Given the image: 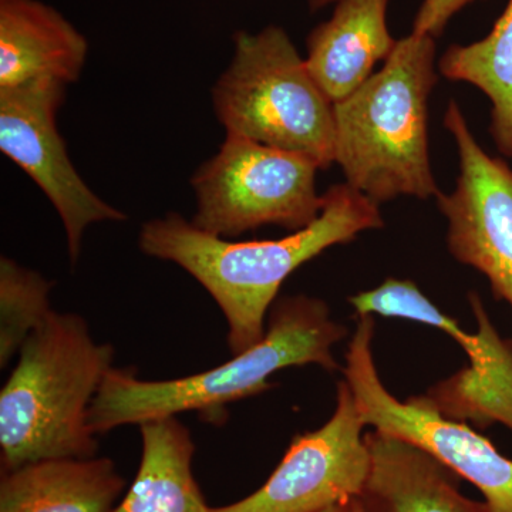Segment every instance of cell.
<instances>
[{
  "label": "cell",
  "mask_w": 512,
  "mask_h": 512,
  "mask_svg": "<svg viewBox=\"0 0 512 512\" xmlns=\"http://www.w3.org/2000/svg\"><path fill=\"white\" fill-rule=\"evenodd\" d=\"M383 227L379 205L345 183L323 194L318 220L285 238L229 241L168 214L146 222L138 244L144 254L181 266L207 289L227 319L229 349L238 355L264 339L269 311L299 266Z\"/></svg>",
  "instance_id": "1"
},
{
  "label": "cell",
  "mask_w": 512,
  "mask_h": 512,
  "mask_svg": "<svg viewBox=\"0 0 512 512\" xmlns=\"http://www.w3.org/2000/svg\"><path fill=\"white\" fill-rule=\"evenodd\" d=\"M346 336L348 328L332 319L322 299L284 296L269 311L261 342L207 372L153 382L113 367L90 407V430L99 436L185 412H220L274 387L269 377L286 367L316 365L336 372L340 366L333 346Z\"/></svg>",
  "instance_id": "2"
},
{
  "label": "cell",
  "mask_w": 512,
  "mask_h": 512,
  "mask_svg": "<svg viewBox=\"0 0 512 512\" xmlns=\"http://www.w3.org/2000/svg\"><path fill=\"white\" fill-rule=\"evenodd\" d=\"M434 37L397 40L382 69L335 111V163L377 205L439 197L429 148V100L439 82Z\"/></svg>",
  "instance_id": "3"
},
{
  "label": "cell",
  "mask_w": 512,
  "mask_h": 512,
  "mask_svg": "<svg viewBox=\"0 0 512 512\" xmlns=\"http://www.w3.org/2000/svg\"><path fill=\"white\" fill-rule=\"evenodd\" d=\"M0 392L2 471L53 458H92L90 407L113 369L110 343L76 313L53 311L26 339Z\"/></svg>",
  "instance_id": "4"
},
{
  "label": "cell",
  "mask_w": 512,
  "mask_h": 512,
  "mask_svg": "<svg viewBox=\"0 0 512 512\" xmlns=\"http://www.w3.org/2000/svg\"><path fill=\"white\" fill-rule=\"evenodd\" d=\"M212 104L227 134L303 154L320 170L335 163L333 103L279 26L235 33Z\"/></svg>",
  "instance_id": "5"
},
{
  "label": "cell",
  "mask_w": 512,
  "mask_h": 512,
  "mask_svg": "<svg viewBox=\"0 0 512 512\" xmlns=\"http://www.w3.org/2000/svg\"><path fill=\"white\" fill-rule=\"evenodd\" d=\"M319 170L303 154L227 134L218 153L192 177L197 212L191 222L227 239L265 225L301 231L322 212Z\"/></svg>",
  "instance_id": "6"
},
{
  "label": "cell",
  "mask_w": 512,
  "mask_h": 512,
  "mask_svg": "<svg viewBox=\"0 0 512 512\" xmlns=\"http://www.w3.org/2000/svg\"><path fill=\"white\" fill-rule=\"evenodd\" d=\"M343 376L366 427L407 441L476 485L490 512H512V460L470 424L447 419L421 396L406 402L384 386L373 355L375 316H357Z\"/></svg>",
  "instance_id": "7"
},
{
  "label": "cell",
  "mask_w": 512,
  "mask_h": 512,
  "mask_svg": "<svg viewBox=\"0 0 512 512\" xmlns=\"http://www.w3.org/2000/svg\"><path fill=\"white\" fill-rule=\"evenodd\" d=\"M468 302L477 320L476 333L461 328L409 279L389 278L349 298L357 316L412 320L450 336L467 353L468 366L433 384L421 397L441 416L476 430L503 424L512 431V339L497 332L477 292H470Z\"/></svg>",
  "instance_id": "8"
},
{
  "label": "cell",
  "mask_w": 512,
  "mask_h": 512,
  "mask_svg": "<svg viewBox=\"0 0 512 512\" xmlns=\"http://www.w3.org/2000/svg\"><path fill=\"white\" fill-rule=\"evenodd\" d=\"M64 93L66 84L56 80L0 89V151L35 181L56 208L74 265L90 225L127 217L94 194L70 161L56 126Z\"/></svg>",
  "instance_id": "9"
},
{
  "label": "cell",
  "mask_w": 512,
  "mask_h": 512,
  "mask_svg": "<svg viewBox=\"0 0 512 512\" xmlns=\"http://www.w3.org/2000/svg\"><path fill=\"white\" fill-rule=\"evenodd\" d=\"M352 390L338 383L332 417L293 437L279 466L259 490L211 512H319L357 500L370 471V453Z\"/></svg>",
  "instance_id": "10"
},
{
  "label": "cell",
  "mask_w": 512,
  "mask_h": 512,
  "mask_svg": "<svg viewBox=\"0 0 512 512\" xmlns=\"http://www.w3.org/2000/svg\"><path fill=\"white\" fill-rule=\"evenodd\" d=\"M444 127L460 161L456 188L436 198L448 224V251L481 272L494 298L512 309V168L485 153L456 100L448 103Z\"/></svg>",
  "instance_id": "11"
},
{
  "label": "cell",
  "mask_w": 512,
  "mask_h": 512,
  "mask_svg": "<svg viewBox=\"0 0 512 512\" xmlns=\"http://www.w3.org/2000/svg\"><path fill=\"white\" fill-rule=\"evenodd\" d=\"M365 439L370 471L357 498L363 511L490 512L461 493V478L421 448L376 430Z\"/></svg>",
  "instance_id": "12"
},
{
  "label": "cell",
  "mask_w": 512,
  "mask_h": 512,
  "mask_svg": "<svg viewBox=\"0 0 512 512\" xmlns=\"http://www.w3.org/2000/svg\"><path fill=\"white\" fill-rule=\"evenodd\" d=\"M89 43L62 13L40 0H0V89L37 80L76 82Z\"/></svg>",
  "instance_id": "13"
},
{
  "label": "cell",
  "mask_w": 512,
  "mask_h": 512,
  "mask_svg": "<svg viewBox=\"0 0 512 512\" xmlns=\"http://www.w3.org/2000/svg\"><path fill=\"white\" fill-rule=\"evenodd\" d=\"M389 0H339L328 22L308 37L306 66L333 104L345 100L392 55L397 40L387 28Z\"/></svg>",
  "instance_id": "14"
},
{
  "label": "cell",
  "mask_w": 512,
  "mask_h": 512,
  "mask_svg": "<svg viewBox=\"0 0 512 512\" xmlns=\"http://www.w3.org/2000/svg\"><path fill=\"white\" fill-rule=\"evenodd\" d=\"M124 487L107 457L36 461L2 471L0 512H111Z\"/></svg>",
  "instance_id": "15"
},
{
  "label": "cell",
  "mask_w": 512,
  "mask_h": 512,
  "mask_svg": "<svg viewBox=\"0 0 512 512\" xmlns=\"http://www.w3.org/2000/svg\"><path fill=\"white\" fill-rule=\"evenodd\" d=\"M140 467L111 512H211L192 473L195 444L177 416L140 424Z\"/></svg>",
  "instance_id": "16"
},
{
  "label": "cell",
  "mask_w": 512,
  "mask_h": 512,
  "mask_svg": "<svg viewBox=\"0 0 512 512\" xmlns=\"http://www.w3.org/2000/svg\"><path fill=\"white\" fill-rule=\"evenodd\" d=\"M441 76L473 84L491 101V136L512 158V0L490 35L471 45L448 47L439 60Z\"/></svg>",
  "instance_id": "17"
},
{
  "label": "cell",
  "mask_w": 512,
  "mask_h": 512,
  "mask_svg": "<svg viewBox=\"0 0 512 512\" xmlns=\"http://www.w3.org/2000/svg\"><path fill=\"white\" fill-rule=\"evenodd\" d=\"M52 282L13 259H0V367L5 369L23 343L53 312Z\"/></svg>",
  "instance_id": "18"
},
{
  "label": "cell",
  "mask_w": 512,
  "mask_h": 512,
  "mask_svg": "<svg viewBox=\"0 0 512 512\" xmlns=\"http://www.w3.org/2000/svg\"><path fill=\"white\" fill-rule=\"evenodd\" d=\"M473 2L476 0H423L414 19L413 33L436 39L444 32L453 16Z\"/></svg>",
  "instance_id": "19"
},
{
  "label": "cell",
  "mask_w": 512,
  "mask_h": 512,
  "mask_svg": "<svg viewBox=\"0 0 512 512\" xmlns=\"http://www.w3.org/2000/svg\"><path fill=\"white\" fill-rule=\"evenodd\" d=\"M357 500L348 501V503L333 505L319 512H357Z\"/></svg>",
  "instance_id": "20"
},
{
  "label": "cell",
  "mask_w": 512,
  "mask_h": 512,
  "mask_svg": "<svg viewBox=\"0 0 512 512\" xmlns=\"http://www.w3.org/2000/svg\"><path fill=\"white\" fill-rule=\"evenodd\" d=\"M335 2H339V0H308L309 8H311L312 12H318V10Z\"/></svg>",
  "instance_id": "21"
},
{
  "label": "cell",
  "mask_w": 512,
  "mask_h": 512,
  "mask_svg": "<svg viewBox=\"0 0 512 512\" xmlns=\"http://www.w3.org/2000/svg\"><path fill=\"white\" fill-rule=\"evenodd\" d=\"M357 503H359V500H357ZM357 512H365L363 511L362 505H360V503L357 504Z\"/></svg>",
  "instance_id": "22"
}]
</instances>
